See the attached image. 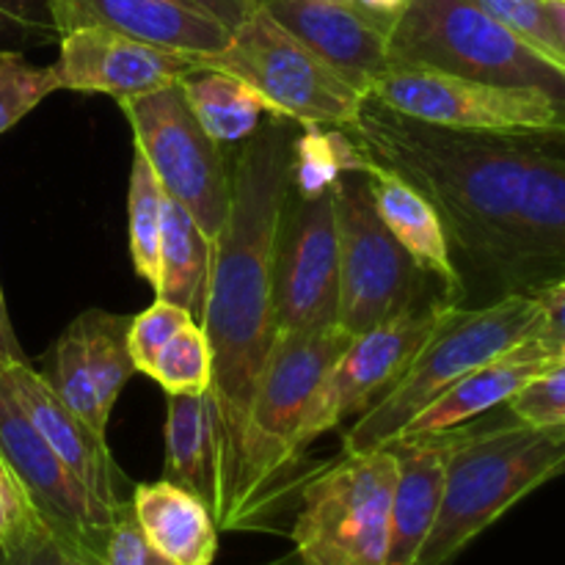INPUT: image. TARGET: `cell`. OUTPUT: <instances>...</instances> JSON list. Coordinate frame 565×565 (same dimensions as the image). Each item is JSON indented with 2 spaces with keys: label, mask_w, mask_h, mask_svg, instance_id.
Listing matches in <instances>:
<instances>
[{
  "label": "cell",
  "mask_w": 565,
  "mask_h": 565,
  "mask_svg": "<svg viewBox=\"0 0 565 565\" xmlns=\"http://www.w3.org/2000/svg\"><path fill=\"white\" fill-rule=\"evenodd\" d=\"M353 141L439 213L467 303L565 276V136H486L425 125L364 99ZM475 303V307H478Z\"/></svg>",
  "instance_id": "obj_1"
},
{
  "label": "cell",
  "mask_w": 565,
  "mask_h": 565,
  "mask_svg": "<svg viewBox=\"0 0 565 565\" xmlns=\"http://www.w3.org/2000/svg\"><path fill=\"white\" fill-rule=\"evenodd\" d=\"M301 127L290 116L268 114L237 143L230 158V213L210 254L199 326L213 351L210 395L218 414V530L235 497L254 386L279 334L276 243L290 193L292 141Z\"/></svg>",
  "instance_id": "obj_2"
},
{
  "label": "cell",
  "mask_w": 565,
  "mask_h": 565,
  "mask_svg": "<svg viewBox=\"0 0 565 565\" xmlns=\"http://www.w3.org/2000/svg\"><path fill=\"white\" fill-rule=\"evenodd\" d=\"M351 340L353 337L340 323L276 334L254 386L235 497L221 530H265L279 513L292 472L303 456L298 447L303 419L326 375Z\"/></svg>",
  "instance_id": "obj_3"
},
{
  "label": "cell",
  "mask_w": 565,
  "mask_h": 565,
  "mask_svg": "<svg viewBox=\"0 0 565 565\" xmlns=\"http://www.w3.org/2000/svg\"><path fill=\"white\" fill-rule=\"evenodd\" d=\"M563 472L565 428H530L508 408L505 417L467 423L447 458L439 513L414 565H450L497 519Z\"/></svg>",
  "instance_id": "obj_4"
},
{
  "label": "cell",
  "mask_w": 565,
  "mask_h": 565,
  "mask_svg": "<svg viewBox=\"0 0 565 565\" xmlns=\"http://www.w3.org/2000/svg\"><path fill=\"white\" fill-rule=\"evenodd\" d=\"M541 323V303L513 292L478 307H452L417 356L342 436V456H364L395 441L419 412L456 381L527 340Z\"/></svg>",
  "instance_id": "obj_5"
},
{
  "label": "cell",
  "mask_w": 565,
  "mask_h": 565,
  "mask_svg": "<svg viewBox=\"0 0 565 565\" xmlns=\"http://www.w3.org/2000/svg\"><path fill=\"white\" fill-rule=\"evenodd\" d=\"M390 61L494 86L539 88L565 105V70L478 0H406L390 22Z\"/></svg>",
  "instance_id": "obj_6"
},
{
  "label": "cell",
  "mask_w": 565,
  "mask_h": 565,
  "mask_svg": "<svg viewBox=\"0 0 565 565\" xmlns=\"http://www.w3.org/2000/svg\"><path fill=\"white\" fill-rule=\"evenodd\" d=\"M397 463L390 447L342 456L301 489L292 565H386Z\"/></svg>",
  "instance_id": "obj_7"
},
{
  "label": "cell",
  "mask_w": 565,
  "mask_h": 565,
  "mask_svg": "<svg viewBox=\"0 0 565 565\" xmlns=\"http://www.w3.org/2000/svg\"><path fill=\"white\" fill-rule=\"evenodd\" d=\"M340 235V307L337 323L351 337L441 292L439 281L414 265L406 248L381 221L364 171H345L334 182Z\"/></svg>",
  "instance_id": "obj_8"
},
{
  "label": "cell",
  "mask_w": 565,
  "mask_h": 565,
  "mask_svg": "<svg viewBox=\"0 0 565 565\" xmlns=\"http://www.w3.org/2000/svg\"><path fill=\"white\" fill-rule=\"evenodd\" d=\"M207 64L252 83L276 114L290 116L303 127L348 130L367 99L263 6L232 31L230 44Z\"/></svg>",
  "instance_id": "obj_9"
},
{
  "label": "cell",
  "mask_w": 565,
  "mask_h": 565,
  "mask_svg": "<svg viewBox=\"0 0 565 565\" xmlns=\"http://www.w3.org/2000/svg\"><path fill=\"white\" fill-rule=\"evenodd\" d=\"M119 108L166 196L213 243L230 213V154L199 125L180 83L119 99Z\"/></svg>",
  "instance_id": "obj_10"
},
{
  "label": "cell",
  "mask_w": 565,
  "mask_h": 565,
  "mask_svg": "<svg viewBox=\"0 0 565 565\" xmlns=\"http://www.w3.org/2000/svg\"><path fill=\"white\" fill-rule=\"evenodd\" d=\"M370 99L425 125L486 136H565V105L539 88L467 81L392 64Z\"/></svg>",
  "instance_id": "obj_11"
},
{
  "label": "cell",
  "mask_w": 565,
  "mask_h": 565,
  "mask_svg": "<svg viewBox=\"0 0 565 565\" xmlns=\"http://www.w3.org/2000/svg\"><path fill=\"white\" fill-rule=\"evenodd\" d=\"M0 463L39 519L88 565H103L116 513L99 505L50 450L0 367Z\"/></svg>",
  "instance_id": "obj_12"
},
{
  "label": "cell",
  "mask_w": 565,
  "mask_h": 565,
  "mask_svg": "<svg viewBox=\"0 0 565 565\" xmlns=\"http://www.w3.org/2000/svg\"><path fill=\"white\" fill-rule=\"evenodd\" d=\"M452 307H461V303L450 301L445 292H436L428 301L353 337L351 345L329 370L303 419L301 436H298L301 452H307L309 445L323 434L367 412L390 390L392 381L412 364L419 348L428 342V337Z\"/></svg>",
  "instance_id": "obj_13"
},
{
  "label": "cell",
  "mask_w": 565,
  "mask_h": 565,
  "mask_svg": "<svg viewBox=\"0 0 565 565\" xmlns=\"http://www.w3.org/2000/svg\"><path fill=\"white\" fill-rule=\"evenodd\" d=\"M340 235L334 188L320 196L287 193L276 243V326L279 331L337 323Z\"/></svg>",
  "instance_id": "obj_14"
},
{
  "label": "cell",
  "mask_w": 565,
  "mask_h": 565,
  "mask_svg": "<svg viewBox=\"0 0 565 565\" xmlns=\"http://www.w3.org/2000/svg\"><path fill=\"white\" fill-rule=\"evenodd\" d=\"M130 320L127 315L86 309L66 326L39 367L55 395L99 436L108 434L116 401L136 375L127 351Z\"/></svg>",
  "instance_id": "obj_15"
},
{
  "label": "cell",
  "mask_w": 565,
  "mask_h": 565,
  "mask_svg": "<svg viewBox=\"0 0 565 565\" xmlns=\"http://www.w3.org/2000/svg\"><path fill=\"white\" fill-rule=\"evenodd\" d=\"M58 47L55 70L61 75V88L108 94L116 103L180 83L188 72L204 64L202 55L138 42L99 25L72 28L58 39Z\"/></svg>",
  "instance_id": "obj_16"
},
{
  "label": "cell",
  "mask_w": 565,
  "mask_h": 565,
  "mask_svg": "<svg viewBox=\"0 0 565 565\" xmlns=\"http://www.w3.org/2000/svg\"><path fill=\"white\" fill-rule=\"evenodd\" d=\"M265 11L364 97L390 61V22L353 0H259Z\"/></svg>",
  "instance_id": "obj_17"
},
{
  "label": "cell",
  "mask_w": 565,
  "mask_h": 565,
  "mask_svg": "<svg viewBox=\"0 0 565 565\" xmlns=\"http://www.w3.org/2000/svg\"><path fill=\"white\" fill-rule=\"evenodd\" d=\"M0 367H3L6 381H9L11 392L25 408L31 423L36 425L39 434L50 445V450L64 461L77 478V483L108 511H119L125 508V486L127 478L114 461L105 436L94 434L58 395L53 386L44 381V375L33 367L31 362H17V359L0 356Z\"/></svg>",
  "instance_id": "obj_18"
},
{
  "label": "cell",
  "mask_w": 565,
  "mask_h": 565,
  "mask_svg": "<svg viewBox=\"0 0 565 565\" xmlns=\"http://www.w3.org/2000/svg\"><path fill=\"white\" fill-rule=\"evenodd\" d=\"M58 31L99 25L138 42L213 58L230 44L232 31L185 0H53Z\"/></svg>",
  "instance_id": "obj_19"
},
{
  "label": "cell",
  "mask_w": 565,
  "mask_h": 565,
  "mask_svg": "<svg viewBox=\"0 0 565 565\" xmlns=\"http://www.w3.org/2000/svg\"><path fill=\"white\" fill-rule=\"evenodd\" d=\"M463 425L436 434L397 436L390 441L397 475L390 511V552L386 565H414L436 522L445 491L447 458Z\"/></svg>",
  "instance_id": "obj_20"
},
{
  "label": "cell",
  "mask_w": 565,
  "mask_h": 565,
  "mask_svg": "<svg viewBox=\"0 0 565 565\" xmlns=\"http://www.w3.org/2000/svg\"><path fill=\"white\" fill-rule=\"evenodd\" d=\"M364 174H367L370 196H373V204L386 230L406 248L414 265L434 281H439L441 292L450 301L463 307L467 303V290H463L461 270H458L456 257H452L445 224H441L430 199L417 185H412L406 177L375 163L370 154Z\"/></svg>",
  "instance_id": "obj_21"
},
{
  "label": "cell",
  "mask_w": 565,
  "mask_h": 565,
  "mask_svg": "<svg viewBox=\"0 0 565 565\" xmlns=\"http://www.w3.org/2000/svg\"><path fill=\"white\" fill-rule=\"evenodd\" d=\"M557 362L561 359L544 342L530 334L511 351L500 353L497 359L480 364L478 370L456 381L445 395H439L425 412H419L401 436L436 434V430H450L486 417V414L505 406L535 375H541Z\"/></svg>",
  "instance_id": "obj_22"
},
{
  "label": "cell",
  "mask_w": 565,
  "mask_h": 565,
  "mask_svg": "<svg viewBox=\"0 0 565 565\" xmlns=\"http://www.w3.org/2000/svg\"><path fill=\"white\" fill-rule=\"evenodd\" d=\"M130 505L143 539L160 555L177 565H213L221 530L207 502L193 491L163 478L136 486Z\"/></svg>",
  "instance_id": "obj_23"
},
{
  "label": "cell",
  "mask_w": 565,
  "mask_h": 565,
  "mask_svg": "<svg viewBox=\"0 0 565 565\" xmlns=\"http://www.w3.org/2000/svg\"><path fill=\"white\" fill-rule=\"evenodd\" d=\"M166 480L218 505V414L210 392L166 395Z\"/></svg>",
  "instance_id": "obj_24"
},
{
  "label": "cell",
  "mask_w": 565,
  "mask_h": 565,
  "mask_svg": "<svg viewBox=\"0 0 565 565\" xmlns=\"http://www.w3.org/2000/svg\"><path fill=\"white\" fill-rule=\"evenodd\" d=\"M188 105L199 125L221 147H237L246 141L268 114H276L274 105L243 77L218 66L199 64L180 81Z\"/></svg>",
  "instance_id": "obj_25"
},
{
  "label": "cell",
  "mask_w": 565,
  "mask_h": 565,
  "mask_svg": "<svg viewBox=\"0 0 565 565\" xmlns=\"http://www.w3.org/2000/svg\"><path fill=\"white\" fill-rule=\"evenodd\" d=\"M210 254L213 243L202 235L191 213L180 202L166 196L154 292L163 301L188 309L196 323L202 320L204 296H207Z\"/></svg>",
  "instance_id": "obj_26"
},
{
  "label": "cell",
  "mask_w": 565,
  "mask_h": 565,
  "mask_svg": "<svg viewBox=\"0 0 565 565\" xmlns=\"http://www.w3.org/2000/svg\"><path fill=\"white\" fill-rule=\"evenodd\" d=\"M367 152L340 127L307 125L292 141L290 188L298 196L331 191L345 171H364Z\"/></svg>",
  "instance_id": "obj_27"
},
{
  "label": "cell",
  "mask_w": 565,
  "mask_h": 565,
  "mask_svg": "<svg viewBox=\"0 0 565 565\" xmlns=\"http://www.w3.org/2000/svg\"><path fill=\"white\" fill-rule=\"evenodd\" d=\"M166 191L141 149H132L130 188H127V226H130V259L136 274L154 287L163 232Z\"/></svg>",
  "instance_id": "obj_28"
},
{
  "label": "cell",
  "mask_w": 565,
  "mask_h": 565,
  "mask_svg": "<svg viewBox=\"0 0 565 565\" xmlns=\"http://www.w3.org/2000/svg\"><path fill=\"white\" fill-rule=\"evenodd\" d=\"M149 379L163 386L166 395H202L213 384V351L199 323H185L158 353Z\"/></svg>",
  "instance_id": "obj_29"
},
{
  "label": "cell",
  "mask_w": 565,
  "mask_h": 565,
  "mask_svg": "<svg viewBox=\"0 0 565 565\" xmlns=\"http://www.w3.org/2000/svg\"><path fill=\"white\" fill-rule=\"evenodd\" d=\"M64 92L55 64L33 66L22 53H0V136L20 125L50 94Z\"/></svg>",
  "instance_id": "obj_30"
},
{
  "label": "cell",
  "mask_w": 565,
  "mask_h": 565,
  "mask_svg": "<svg viewBox=\"0 0 565 565\" xmlns=\"http://www.w3.org/2000/svg\"><path fill=\"white\" fill-rule=\"evenodd\" d=\"M58 39L53 0H0V53H25Z\"/></svg>",
  "instance_id": "obj_31"
},
{
  "label": "cell",
  "mask_w": 565,
  "mask_h": 565,
  "mask_svg": "<svg viewBox=\"0 0 565 565\" xmlns=\"http://www.w3.org/2000/svg\"><path fill=\"white\" fill-rule=\"evenodd\" d=\"M191 312L177 303L163 301L158 298L154 303H149V309H143L141 315L130 320V331H127V351H130L132 364H136V373L149 375L152 373V364L158 359V353L163 351L166 342L177 334L185 323H191ZM196 323V320H193Z\"/></svg>",
  "instance_id": "obj_32"
},
{
  "label": "cell",
  "mask_w": 565,
  "mask_h": 565,
  "mask_svg": "<svg viewBox=\"0 0 565 565\" xmlns=\"http://www.w3.org/2000/svg\"><path fill=\"white\" fill-rule=\"evenodd\" d=\"M505 408L530 428H565V359L535 375Z\"/></svg>",
  "instance_id": "obj_33"
},
{
  "label": "cell",
  "mask_w": 565,
  "mask_h": 565,
  "mask_svg": "<svg viewBox=\"0 0 565 565\" xmlns=\"http://www.w3.org/2000/svg\"><path fill=\"white\" fill-rule=\"evenodd\" d=\"M0 555L6 557V565H88L36 513H31L14 544Z\"/></svg>",
  "instance_id": "obj_34"
},
{
  "label": "cell",
  "mask_w": 565,
  "mask_h": 565,
  "mask_svg": "<svg viewBox=\"0 0 565 565\" xmlns=\"http://www.w3.org/2000/svg\"><path fill=\"white\" fill-rule=\"evenodd\" d=\"M103 565H177L166 555H160L136 522L132 505L127 502L114 519V527L108 533V544L103 552Z\"/></svg>",
  "instance_id": "obj_35"
},
{
  "label": "cell",
  "mask_w": 565,
  "mask_h": 565,
  "mask_svg": "<svg viewBox=\"0 0 565 565\" xmlns=\"http://www.w3.org/2000/svg\"><path fill=\"white\" fill-rule=\"evenodd\" d=\"M541 303V323L533 331L535 340L544 342L557 359H565V276L530 292Z\"/></svg>",
  "instance_id": "obj_36"
},
{
  "label": "cell",
  "mask_w": 565,
  "mask_h": 565,
  "mask_svg": "<svg viewBox=\"0 0 565 565\" xmlns=\"http://www.w3.org/2000/svg\"><path fill=\"white\" fill-rule=\"evenodd\" d=\"M33 508L28 505L25 494L20 491L17 480L6 472L0 463V552L9 550L31 519Z\"/></svg>",
  "instance_id": "obj_37"
},
{
  "label": "cell",
  "mask_w": 565,
  "mask_h": 565,
  "mask_svg": "<svg viewBox=\"0 0 565 565\" xmlns=\"http://www.w3.org/2000/svg\"><path fill=\"white\" fill-rule=\"evenodd\" d=\"M185 3L196 6V9L207 11L218 22H224L230 31H235L248 14L259 6V0H185Z\"/></svg>",
  "instance_id": "obj_38"
},
{
  "label": "cell",
  "mask_w": 565,
  "mask_h": 565,
  "mask_svg": "<svg viewBox=\"0 0 565 565\" xmlns=\"http://www.w3.org/2000/svg\"><path fill=\"white\" fill-rule=\"evenodd\" d=\"M0 356L3 359H17V362H25V351H22L20 340L14 334V326H11L9 307H6L3 287H0Z\"/></svg>",
  "instance_id": "obj_39"
},
{
  "label": "cell",
  "mask_w": 565,
  "mask_h": 565,
  "mask_svg": "<svg viewBox=\"0 0 565 565\" xmlns=\"http://www.w3.org/2000/svg\"><path fill=\"white\" fill-rule=\"evenodd\" d=\"M353 3H359L364 11H370L373 17H381V20H392V17L401 14L406 0H353Z\"/></svg>",
  "instance_id": "obj_40"
},
{
  "label": "cell",
  "mask_w": 565,
  "mask_h": 565,
  "mask_svg": "<svg viewBox=\"0 0 565 565\" xmlns=\"http://www.w3.org/2000/svg\"><path fill=\"white\" fill-rule=\"evenodd\" d=\"M0 565H6V557L3 555H0Z\"/></svg>",
  "instance_id": "obj_41"
},
{
  "label": "cell",
  "mask_w": 565,
  "mask_h": 565,
  "mask_svg": "<svg viewBox=\"0 0 565 565\" xmlns=\"http://www.w3.org/2000/svg\"><path fill=\"white\" fill-rule=\"evenodd\" d=\"M274 565H290V563H274Z\"/></svg>",
  "instance_id": "obj_42"
},
{
  "label": "cell",
  "mask_w": 565,
  "mask_h": 565,
  "mask_svg": "<svg viewBox=\"0 0 565 565\" xmlns=\"http://www.w3.org/2000/svg\"><path fill=\"white\" fill-rule=\"evenodd\" d=\"M53 9H55V6H53Z\"/></svg>",
  "instance_id": "obj_43"
}]
</instances>
